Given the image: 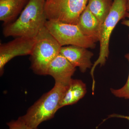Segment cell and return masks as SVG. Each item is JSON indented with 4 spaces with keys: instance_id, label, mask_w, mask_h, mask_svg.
I'll use <instances>...</instances> for the list:
<instances>
[{
    "instance_id": "obj_1",
    "label": "cell",
    "mask_w": 129,
    "mask_h": 129,
    "mask_svg": "<svg viewBox=\"0 0 129 129\" xmlns=\"http://www.w3.org/2000/svg\"><path fill=\"white\" fill-rule=\"evenodd\" d=\"M46 0H29L18 18L5 25L6 37L35 38L47 21L45 10Z\"/></svg>"
},
{
    "instance_id": "obj_2",
    "label": "cell",
    "mask_w": 129,
    "mask_h": 129,
    "mask_svg": "<svg viewBox=\"0 0 129 129\" xmlns=\"http://www.w3.org/2000/svg\"><path fill=\"white\" fill-rule=\"evenodd\" d=\"M69 85L55 83L51 90L43 95L21 117L23 120L32 128L36 129L42 122L53 118L60 109L61 100Z\"/></svg>"
},
{
    "instance_id": "obj_3",
    "label": "cell",
    "mask_w": 129,
    "mask_h": 129,
    "mask_svg": "<svg viewBox=\"0 0 129 129\" xmlns=\"http://www.w3.org/2000/svg\"><path fill=\"white\" fill-rule=\"evenodd\" d=\"M62 47L45 26L35 37V42L30 55L31 68L35 73L47 75L49 64L60 53Z\"/></svg>"
},
{
    "instance_id": "obj_4",
    "label": "cell",
    "mask_w": 129,
    "mask_h": 129,
    "mask_svg": "<svg viewBox=\"0 0 129 129\" xmlns=\"http://www.w3.org/2000/svg\"><path fill=\"white\" fill-rule=\"evenodd\" d=\"M127 0H114L112 6L108 16L102 24L99 42V56L91 69L92 88H95L94 72L98 65L101 67L106 63L109 55V43L113 30L118 22L125 17L127 13Z\"/></svg>"
},
{
    "instance_id": "obj_5",
    "label": "cell",
    "mask_w": 129,
    "mask_h": 129,
    "mask_svg": "<svg viewBox=\"0 0 129 129\" xmlns=\"http://www.w3.org/2000/svg\"><path fill=\"white\" fill-rule=\"evenodd\" d=\"M89 0H46L45 10L47 20L77 24Z\"/></svg>"
},
{
    "instance_id": "obj_6",
    "label": "cell",
    "mask_w": 129,
    "mask_h": 129,
    "mask_svg": "<svg viewBox=\"0 0 129 129\" xmlns=\"http://www.w3.org/2000/svg\"><path fill=\"white\" fill-rule=\"evenodd\" d=\"M45 26L61 47L74 45L93 49L95 43L85 36L77 24L47 20Z\"/></svg>"
},
{
    "instance_id": "obj_7",
    "label": "cell",
    "mask_w": 129,
    "mask_h": 129,
    "mask_svg": "<svg viewBox=\"0 0 129 129\" xmlns=\"http://www.w3.org/2000/svg\"><path fill=\"white\" fill-rule=\"evenodd\" d=\"M35 42V38L16 37L7 43L0 44V74L9 61L18 56L30 55Z\"/></svg>"
},
{
    "instance_id": "obj_8",
    "label": "cell",
    "mask_w": 129,
    "mask_h": 129,
    "mask_svg": "<svg viewBox=\"0 0 129 129\" xmlns=\"http://www.w3.org/2000/svg\"><path fill=\"white\" fill-rule=\"evenodd\" d=\"M88 48L69 45L62 47L60 53L68 60L75 67H78L81 72L85 73L88 69L92 68L91 58L94 54Z\"/></svg>"
},
{
    "instance_id": "obj_9",
    "label": "cell",
    "mask_w": 129,
    "mask_h": 129,
    "mask_svg": "<svg viewBox=\"0 0 129 129\" xmlns=\"http://www.w3.org/2000/svg\"><path fill=\"white\" fill-rule=\"evenodd\" d=\"M76 70V67L60 53L49 64L47 75L53 77L55 83L68 84Z\"/></svg>"
},
{
    "instance_id": "obj_10",
    "label": "cell",
    "mask_w": 129,
    "mask_h": 129,
    "mask_svg": "<svg viewBox=\"0 0 129 129\" xmlns=\"http://www.w3.org/2000/svg\"><path fill=\"white\" fill-rule=\"evenodd\" d=\"M77 24L83 34L95 43L99 41L102 25L87 6L80 16Z\"/></svg>"
},
{
    "instance_id": "obj_11",
    "label": "cell",
    "mask_w": 129,
    "mask_h": 129,
    "mask_svg": "<svg viewBox=\"0 0 129 129\" xmlns=\"http://www.w3.org/2000/svg\"><path fill=\"white\" fill-rule=\"evenodd\" d=\"M29 0H0V20L5 25L12 22Z\"/></svg>"
},
{
    "instance_id": "obj_12",
    "label": "cell",
    "mask_w": 129,
    "mask_h": 129,
    "mask_svg": "<svg viewBox=\"0 0 129 129\" xmlns=\"http://www.w3.org/2000/svg\"><path fill=\"white\" fill-rule=\"evenodd\" d=\"M86 92L85 84L80 80L72 79L61 100L60 109L75 104L84 97Z\"/></svg>"
},
{
    "instance_id": "obj_13",
    "label": "cell",
    "mask_w": 129,
    "mask_h": 129,
    "mask_svg": "<svg viewBox=\"0 0 129 129\" xmlns=\"http://www.w3.org/2000/svg\"><path fill=\"white\" fill-rule=\"evenodd\" d=\"M113 3L112 0H89L87 7L102 25L111 11Z\"/></svg>"
},
{
    "instance_id": "obj_14",
    "label": "cell",
    "mask_w": 129,
    "mask_h": 129,
    "mask_svg": "<svg viewBox=\"0 0 129 129\" xmlns=\"http://www.w3.org/2000/svg\"><path fill=\"white\" fill-rule=\"evenodd\" d=\"M125 57L128 60L129 63V53L126 54ZM110 90L111 93L115 96L129 100V72L127 82L122 88L119 89L111 88Z\"/></svg>"
},
{
    "instance_id": "obj_15",
    "label": "cell",
    "mask_w": 129,
    "mask_h": 129,
    "mask_svg": "<svg viewBox=\"0 0 129 129\" xmlns=\"http://www.w3.org/2000/svg\"><path fill=\"white\" fill-rule=\"evenodd\" d=\"M7 125L9 129H39L38 128L33 129L29 126L21 117L17 120H13L8 122Z\"/></svg>"
},
{
    "instance_id": "obj_16",
    "label": "cell",
    "mask_w": 129,
    "mask_h": 129,
    "mask_svg": "<svg viewBox=\"0 0 129 129\" xmlns=\"http://www.w3.org/2000/svg\"><path fill=\"white\" fill-rule=\"evenodd\" d=\"M121 118L124 119H127L129 121V115H120V114H111V115H109L108 118Z\"/></svg>"
},
{
    "instance_id": "obj_17",
    "label": "cell",
    "mask_w": 129,
    "mask_h": 129,
    "mask_svg": "<svg viewBox=\"0 0 129 129\" xmlns=\"http://www.w3.org/2000/svg\"><path fill=\"white\" fill-rule=\"evenodd\" d=\"M126 17H127V19H124L122 21V24L123 25H125L129 27V12L127 13L126 14Z\"/></svg>"
},
{
    "instance_id": "obj_18",
    "label": "cell",
    "mask_w": 129,
    "mask_h": 129,
    "mask_svg": "<svg viewBox=\"0 0 129 129\" xmlns=\"http://www.w3.org/2000/svg\"><path fill=\"white\" fill-rule=\"evenodd\" d=\"M127 11L129 12V0H127Z\"/></svg>"
}]
</instances>
